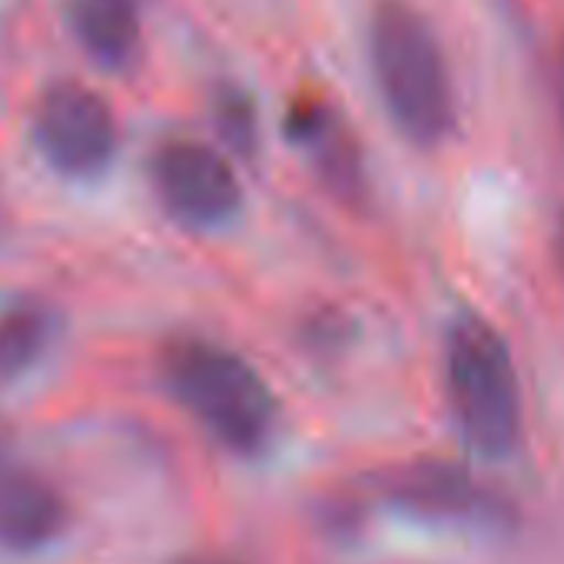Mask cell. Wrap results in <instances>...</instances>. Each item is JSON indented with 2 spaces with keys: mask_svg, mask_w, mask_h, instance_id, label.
Instances as JSON below:
<instances>
[{
  "mask_svg": "<svg viewBox=\"0 0 564 564\" xmlns=\"http://www.w3.org/2000/svg\"><path fill=\"white\" fill-rule=\"evenodd\" d=\"M554 80H557V107H561V120H564V47H561V54H557V74H554Z\"/></svg>",
  "mask_w": 564,
  "mask_h": 564,
  "instance_id": "11",
  "label": "cell"
},
{
  "mask_svg": "<svg viewBox=\"0 0 564 564\" xmlns=\"http://www.w3.org/2000/svg\"><path fill=\"white\" fill-rule=\"evenodd\" d=\"M180 564H236V561H223V557H189V561H180Z\"/></svg>",
  "mask_w": 564,
  "mask_h": 564,
  "instance_id": "12",
  "label": "cell"
},
{
  "mask_svg": "<svg viewBox=\"0 0 564 564\" xmlns=\"http://www.w3.org/2000/svg\"><path fill=\"white\" fill-rule=\"evenodd\" d=\"M386 495L419 514V518H432V521H498L505 514V505L498 501L495 491H488L485 485H478V478H471L468 471L455 468V465H442V462H415L399 468L389 481H386Z\"/></svg>",
  "mask_w": 564,
  "mask_h": 564,
  "instance_id": "6",
  "label": "cell"
},
{
  "mask_svg": "<svg viewBox=\"0 0 564 564\" xmlns=\"http://www.w3.org/2000/svg\"><path fill=\"white\" fill-rule=\"evenodd\" d=\"M445 395L462 442L478 455L501 462L521 438V382L501 333L462 313L445 333Z\"/></svg>",
  "mask_w": 564,
  "mask_h": 564,
  "instance_id": "3",
  "label": "cell"
},
{
  "mask_svg": "<svg viewBox=\"0 0 564 564\" xmlns=\"http://www.w3.org/2000/svg\"><path fill=\"white\" fill-rule=\"evenodd\" d=\"M67 528V501L31 471H0V551L31 554Z\"/></svg>",
  "mask_w": 564,
  "mask_h": 564,
  "instance_id": "7",
  "label": "cell"
},
{
  "mask_svg": "<svg viewBox=\"0 0 564 564\" xmlns=\"http://www.w3.org/2000/svg\"><path fill=\"white\" fill-rule=\"evenodd\" d=\"M31 137L37 153L70 180H94L117 156V117L110 104L77 80H57L37 97Z\"/></svg>",
  "mask_w": 564,
  "mask_h": 564,
  "instance_id": "4",
  "label": "cell"
},
{
  "mask_svg": "<svg viewBox=\"0 0 564 564\" xmlns=\"http://www.w3.org/2000/svg\"><path fill=\"white\" fill-rule=\"evenodd\" d=\"M67 24L77 44L107 70L133 64L140 47V8L137 0H70Z\"/></svg>",
  "mask_w": 564,
  "mask_h": 564,
  "instance_id": "8",
  "label": "cell"
},
{
  "mask_svg": "<svg viewBox=\"0 0 564 564\" xmlns=\"http://www.w3.org/2000/svg\"><path fill=\"white\" fill-rule=\"evenodd\" d=\"M57 316L41 300H18L0 310V386L34 372L51 352Z\"/></svg>",
  "mask_w": 564,
  "mask_h": 564,
  "instance_id": "9",
  "label": "cell"
},
{
  "mask_svg": "<svg viewBox=\"0 0 564 564\" xmlns=\"http://www.w3.org/2000/svg\"><path fill=\"white\" fill-rule=\"evenodd\" d=\"M150 186L170 219L199 232L232 223L242 206L232 163L199 140L160 143L150 156Z\"/></svg>",
  "mask_w": 564,
  "mask_h": 564,
  "instance_id": "5",
  "label": "cell"
},
{
  "mask_svg": "<svg viewBox=\"0 0 564 564\" xmlns=\"http://www.w3.org/2000/svg\"><path fill=\"white\" fill-rule=\"evenodd\" d=\"M160 376L176 405L226 452L262 455L279 425V405L259 369L206 336H176L160 352Z\"/></svg>",
  "mask_w": 564,
  "mask_h": 564,
  "instance_id": "1",
  "label": "cell"
},
{
  "mask_svg": "<svg viewBox=\"0 0 564 564\" xmlns=\"http://www.w3.org/2000/svg\"><path fill=\"white\" fill-rule=\"evenodd\" d=\"M369 61L395 130L415 147H442L458 123V104L429 18L405 0H382L369 21Z\"/></svg>",
  "mask_w": 564,
  "mask_h": 564,
  "instance_id": "2",
  "label": "cell"
},
{
  "mask_svg": "<svg viewBox=\"0 0 564 564\" xmlns=\"http://www.w3.org/2000/svg\"><path fill=\"white\" fill-rule=\"evenodd\" d=\"M561 256H564V219H561Z\"/></svg>",
  "mask_w": 564,
  "mask_h": 564,
  "instance_id": "13",
  "label": "cell"
},
{
  "mask_svg": "<svg viewBox=\"0 0 564 564\" xmlns=\"http://www.w3.org/2000/svg\"><path fill=\"white\" fill-rule=\"evenodd\" d=\"M216 127H219L223 140L236 153H252V147H256V117H252L246 97H239V94L219 97V104H216Z\"/></svg>",
  "mask_w": 564,
  "mask_h": 564,
  "instance_id": "10",
  "label": "cell"
}]
</instances>
